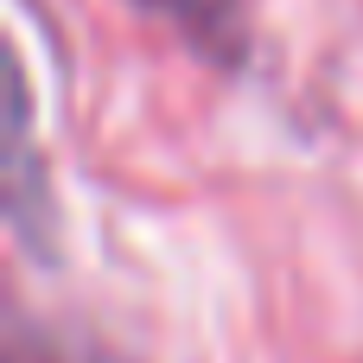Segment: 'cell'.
Returning a JSON list of instances; mask_svg holds the SVG:
<instances>
[{
  "mask_svg": "<svg viewBox=\"0 0 363 363\" xmlns=\"http://www.w3.org/2000/svg\"><path fill=\"white\" fill-rule=\"evenodd\" d=\"M153 19H166L204 64L242 70L249 64V6L242 0H134Z\"/></svg>",
  "mask_w": 363,
  "mask_h": 363,
  "instance_id": "cell-1",
  "label": "cell"
}]
</instances>
